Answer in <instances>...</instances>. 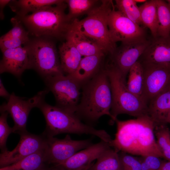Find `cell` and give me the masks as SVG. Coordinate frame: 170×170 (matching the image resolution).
Listing matches in <instances>:
<instances>
[{
    "label": "cell",
    "instance_id": "1",
    "mask_svg": "<svg viewBox=\"0 0 170 170\" xmlns=\"http://www.w3.org/2000/svg\"><path fill=\"white\" fill-rule=\"evenodd\" d=\"M116 132L110 146L119 152L123 151L141 157L155 155L163 158L155 139V125L148 116L136 119H116Z\"/></svg>",
    "mask_w": 170,
    "mask_h": 170
},
{
    "label": "cell",
    "instance_id": "2",
    "mask_svg": "<svg viewBox=\"0 0 170 170\" xmlns=\"http://www.w3.org/2000/svg\"><path fill=\"white\" fill-rule=\"evenodd\" d=\"M65 1L60 4L46 6L30 14L15 17L35 37L65 39L72 22L65 10Z\"/></svg>",
    "mask_w": 170,
    "mask_h": 170
},
{
    "label": "cell",
    "instance_id": "3",
    "mask_svg": "<svg viewBox=\"0 0 170 170\" xmlns=\"http://www.w3.org/2000/svg\"><path fill=\"white\" fill-rule=\"evenodd\" d=\"M112 102L110 82L105 69L96 73L84 86L75 113L91 121H96L104 115L112 120Z\"/></svg>",
    "mask_w": 170,
    "mask_h": 170
},
{
    "label": "cell",
    "instance_id": "4",
    "mask_svg": "<svg viewBox=\"0 0 170 170\" xmlns=\"http://www.w3.org/2000/svg\"><path fill=\"white\" fill-rule=\"evenodd\" d=\"M37 108L42 112L46 120V137H53L63 133L91 134L101 140L110 143L112 139L105 130L97 129L82 123L80 118L72 112L53 106L42 101Z\"/></svg>",
    "mask_w": 170,
    "mask_h": 170
},
{
    "label": "cell",
    "instance_id": "5",
    "mask_svg": "<svg viewBox=\"0 0 170 170\" xmlns=\"http://www.w3.org/2000/svg\"><path fill=\"white\" fill-rule=\"evenodd\" d=\"M106 70L110 82L112 97L110 112L114 123L117 116L127 114L136 118L148 115V104L129 91L125 77L110 65Z\"/></svg>",
    "mask_w": 170,
    "mask_h": 170
},
{
    "label": "cell",
    "instance_id": "6",
    "mask_svg": "<svg viewBox=\"0 0 170 170\" xmlns=\"http://www.w3.org/2000/svg\"><path fill=\"white\" fill-rule=\"evenodd\" d=\"M114 5L112 1L102 0L101 4L79 20L76 19L70 28L79 31L95 41L105 54H112L116 48L111 37L108 25V14Z\"/></svg>",
    "mask_w": 170,
    "mask_h": 170
},
{
    "label": "cell",
    "instance_id": "7",
    "mask_svg": "<svg viewBox=\"0 0 170 170\" xmlns=\"http://www.w3.org/2000/svg\"><path fill=\"white\" fill-rule=\"evenodd\" d=\"M49 38L35 37L25 45L29 53L31 69L35 70L44 80L65 75L55 45Z\"/></svg>",
    "mask_w": 170,
    "mask_h": 170
},
{
    "label": "cell",
    "instance_id": "8",
    "mask_svg": "<svg viewBox=\"0 0 170 170\" xmlns=\"http://www.w3.org/2000/svg\"><path fill=\"white\" fill-rule=\"evenodd\" d=\"M47 89L54 96L55 105L75 113L81 84L70 75H61L44 80Z\"/></svg>",
    "mask_w": 170,
    "mask_h": 170
},
{
    "label": "cell",
    "instance_id": "9",
    "mask_svg": "<svg viewBox=\"0 0 170 170\" xmlns=\"http://www.w3.org/2000/svg\"><path fill=\"white\" fill-rule=\"evenodd\" d=\"M49 91L47 89L39 91L33 97L28 99L16 96L12 93L8 102L1 105L0 112L9 114L14 121L13 133L19 134L27 131L26 123L30 111L34 107L37 108L44 100Z\"/></svg>",
    "mask_w": 170,
    "mask_h": 170
},
{
    "label": "cell",
    "instance_id": "10",
    "mask_svg": "<svg viewBox=\"0 0 170 170\" xmlns=\"http://www.w3.org/2000/svg\"><path fill=\"white\" fill-rule=\"evenodd\" d=\"M107 22L111 37L116 43H129L146 38L144 28L115 10L114 6L108 14Z\"/></svg>",
    "mask_w": 170,
    "mask_h": 170
},
{
    "label": "cell",
    "instance_id": "11",
    "mask_svg": "<svg viewBox=\"0 0 170 170\" xmlns=\"http://www.w3.org/2000/svg\"><path fill=\"white\" fill-rule=\"evenodd\" d=\"M46 138L47 162L55 164L56 166L62 163L79 151L93 144L89 139L73 140L68 134L62 139L54 137Z\"/></svg>",
    "mask_w": 170,
    "mask_h": 170
},
{
    "label": "cell",
    "instance_id": "12",
    "mask_svg": "<svg viewBox=\"0 0 170 170\" xmlns=\"http://www.w3.org/2000/svg\"><path fill=\"white\" fill-rule=\"evenodd\" d=\"M20 139L16 147L11 151L8 150L1 152L0 165L7 166L45 148L46 138L26 132L20 133Z\"/></svg>",
    "mask_w": 170,
    "mask_h": 170
},
{
    "label": "cell",
    "instance_id": "13",
    "mask_svg": "<svg viewBox=\"0 0 170 170\" xmlns=\"http://www.w3.org/2000/svg\"><path fill=\"white\" fill-rule=\"evenodd\" d=\"M141 64L144 73L143 98L148 105L155 97L170 88V68Z\"/></svg>",
    "mask_w": 170,
    "mask_h": 170
},
{
    "label": "cell",
    "instance_id": "14",
    "mask_svg": "<svg viewBox=\"0 0 170 170\" xmlns=\"http://www.w3.org/2000/svg\"><path fill=\"white\" fill-rule=\"evenodd\" d=\"M150 40L146 38L129 43H121L110 55L111 65L126 78L130 69L138 61Z\"/></svg>",
    "mask_w": 170,
    "mask_h": 170
},
{
    "label": "cell",
    "instance_id": "15",
    "mask_svg": "<svg viewBox=\"0 0 170 170\" xmlns=\"http://www.w3.org/2000/svg\"><path fill=\"white\" fill-rule=\"evenodd\" d=\"M109 143L101 140L76 152L71 157L56 166L66 170H87L102 153L110 147Z\"/></svg>",
    "mask_w": 170,
    "mask_h": 170
},
{
    "label": "cell",
    "instance_id": "16",
    "mask_svg": "<svg viewBox=\"0 0 170 170\" xmlns=\"http://www.w3.org/2000/svg\"><path fill=\"white\" fill-rule=\"evenodd\" d=\"M2 52L3 57L0 62V74L8 72L20 78L26 70L31 69L29 53L25 45Z\"/></svg>",
    "mask_w": 170,
    "mask_h": 170
},
{
    "label": "cell",
    "instance_id": "17",
    "mask_svg": "<svg viewBox=\"0 0 170 170\" xmlns=\"http://www.w3.org/2000/svg\"><path fill=\"white\" fill-rule=\"evenodd\" d=\"M138 61L142 64L170 68V36L153 38Z\"/></svg>",
    "mask_w": 170,
    "mask_h": 170
},
{
    "label": "cell",
    "instance_id": "18",
    "mask_svg": "<svg viewBox=\"0 0 170 170\" xmlns=\"http://www.w3.org/2000/svg\"><path fill=\"white\" fill-rule=\"evenodd\" d=\"M148 115L155 126L167 124L166 118L170 111V88L151 100L148 104Z\"/></svg>",
    "mask_w": 170,
    "mask_h": 170
},
{
    "label": "cell",
    "instance_id": "19",
    "mask_svg": "<svg viewBox=\"0 0 170 170\" xmlns=\"http://www.w3.org/2000/svg\"><path fill=\"white\" fill-rule=\"evenodd\" d=\"M65 39L60 46L58 53L64 74L70 75L76 71L83 56L71 41Z\"/></svg>",
    "mask_w": 170,
    "mask_h": 170
},
{
    "label": "cell",
    "instance_id": "20",
    "mask_svg": "<svg viewBox=\"0 0 170 170\" xmlns=\"http://www.w3.org/2000/svg\"><path fill=\"white\" fill-rule=\"evenodd\" d=\"M71 41L83 57L105 53L94 40L79 31L70 28L65 39Z\"/></svg>",
    "mask_w": 170,
    "mask_h": 170
},
{
    "label": "cell",
    "instance_id": "21",
    "mask_svg": "<svg viewBox=\"0 0 170 170\" xmlns=\"http://www.w3.org/2000/svg\"><path fill=\"white\" fill-rule=\"evenodd\" d=\"M105 54H100L82 57L76 71L71 76L82 83L97 73Z\"/></svg>",
    "mask_w": 170,
    "mask_h": 170
},
{
    "label": "cell",
    "instance_id": "22",
    "mask_svg": "<svg viewBox=\"0 0 170 170\" xmlns=\"http://www.w3.org/2000/svg\"><path fill=\"white\" fill-rule=\"evenodd\" d=\"M65 1L62 0H12L8 5L12 11L17 14L16 16L22 17L44 7L59 4Z\"/></svg>",
    "mask_w": 170,
    "mask_h": 170
},
{
    "label": "cell",
    "instance_id": "23",
    "mask_svg": "<svg viewBox=\"0 0 170 170\" xmlns=\"http://www.w3.org/2000/svg\"><path fill=\"white\" fill-rule=\"evenodd\" d=\"M46 146L16 162L3 167L6 170H37L47 162Z\"/></svg>",
    "mask_w": 170,
    "mask_h": 170
},
{
    "label": "cell",
    "instance_id": "24",
    "mask_svg": "<svg viewBox=\"0 0 170 170\" xmlns=\"http://www.w3.org/2000/svg\"><path fill=\"white\" fill-rule=\"evenodd\" d=\"M139 8L142 24L149 29L153 38L157 37V14L156 0H147Z\"/></svg>",
    "mask_w": 170,
    "mask_h": 170
},
{
    "label": "cell",
    "instance_id": "25",
    "mask_svg": "<svg viewBox=\"0 0 170 170\" xmlns=\"http://www.w3.org/2000/svg\"><path fill=\"white\" fill-rule=\"evenodd\" d=\"M128 73V77L126 82L128 89L145 101L143 98L144 73L141 63L137 61L130 68Z\"/></svg>",
    "mask_w": 170,
    "mask_h": 170
},
{
    "label": "cell",
    "instance_id": "26",
    "mask_svg": "<svg viewBox=\"0 0 170 170\" xmlns=\"http://www.w3.org/2000/svg\"><path fill=\"white\" fill-rule=\"evenodd\" d=\"M101 1L95 0H67L65 2L68 7L67 15L68 20L72 22L82 15H87L101 3ZM102 2V1H101Z\"/></svg>",
    "mask_w": 170,
    "mask_h": 170
},
{
    "label": "cell",
    "instance_id": "27",
    "mask_svg": "<svg viewBox=\"0 0 170 170\" xmlns=\"http://www.w3.org/2000/svg\"><path fill=\"white\" fill-rule=\"evenodd\" d=\"M87 170H121L118 152L112 147H110Z\"/></svg>",
    "mask_w": 170,
    "mask_h": 170
},
{
    "label": "cell",
    "instance_id": "28",
    "mask_svg": "<svg viewBox=\"0 0 170 170\" xmlns=\"http://www.w3.org/2000/svg\"><path fill=\"white\" fill-rule=\"evenodd\" d=\"M157 14V37L170 36V5L166 1L156 0Z\"/></svg>",
    "mask_w": 170,
    "mask_h": 170
},
{
    "label": "cell",
    "instance_id": "29",
    "mask_svg": "<svg viewBox=\"0 0 170 170\" xmlns=\"http://www.w3.org/2000/svg\"><path fill=\"white\" fill-rule=\"evenodd\" d=\"M167 124L155 127L154 130L156 142L163 156V158L170 161V129Z\"/></svg>",
    "mask_w": 170,
    "mask_h": 170
},
{
    "label": "cell",
    "instance_id": "30",
    "mask_svg": "<svg viewBox=\"0 0 170 170\" xmlns=\"http://www.w3.org/2000/svg\"><path fill=\"white\" fill-rule=\"evenodd\" d=\"M115 6L126 17L141 26L142 24L139 7L134 0H116Z\"/></svg>",
    "mask_w": 170,
    "mask_h": 170
},
{
    "label": "cell",
    "instance_id": "31",
    "mask_svg": "<svg viewBox=\"0 0 170 170\" xmlns=\"http://www.w3.org/2000/svg\"><path fill=\"white\" fill-rule=\"evenodd\" d=\"M121 170H141V158L123 151L118 152Z\"/></svg>",
    "mask_w": 170,
    "mask_h": 170
},
{
    "label": "cell",
    "instance_id": "32",
    "mask_svg": "<svg viewBox=\"0 0 170 170\" xmlns=\"http://www.w3.org/2000/svg\"><path fill=\"white\" fill-rule=\"evenodd\" d=\"M13 27L7 33L0 37V39L29 38V32L25 29L23 25L15 17L11 19Z\"/></svg>",
    "mask_w": 170,
    "mask_h": 170
},
{
    "label": "cell",
    "instance_id": "33",
    "mask_svg": "<svg viewBox=\"0 0 170 170\" xmlns=\"http://www.w3.org/2000/svg\"><path fill=\"white\" fill-rule=\"evenodd\" d=\"M0 117V148L1 152L7 150L6 144L7 139L9 135L13 133V128L10 127L7 122L8 113L1 112Z\"/></svg>",
    "mask_w": 170,
    "mask_h": 170
},
{
    "label": "cell",
    "instance_id": "34",
    "mask_svg": "<svg viewBox=\"0 0 170 170\" xmlns=\"http://www.w3.org/2000/svg\"><path fill=\"white\" fill-rule=\"evenodd\" d=\"M141 170H159L163 161L155 155L141 157Z\"/></svg>",
    "mask_w": 170,
    "mask_h": 170
},
{
    "label": "cell",
    "instance_id": "35",
    "mask_svg": "<svg viewBox=\"0 0 170 170\" xmlns=\"http://www.w3.org/2000/svg\"><path fill=\"white\" fill-rule=\"evenodd\" d=\"M30 40L29 38L0 39V47L1 51L5 50L15 48L22 46Z\"/></svg>",
    "mask_w": 170,
    "mask_h": 170
},
{
    "label": "cell",
    "instance_id": "36",
    "mask_svg": "<svg viewBox=\"0 0 170 170\" xmlns=\"http://www.w3.org/2000/svg\"><path fill=\"white\" fill-rule=\"evenodd\" d=\"M10 94L5 88L2 82L0 79V96L1 97L5 98L8 99H9Z\"/></svg>",
    "mask_w": 170,
    "mask_h": 170
},
{
    "label": "cell",
    "instance_id": "37",
    "mask_svg": "<svg viewBox=\"0 0 170 170\" xmlns=\"http://www.w3.org/2000/svg\"><path fill=\"white\" fill-rule=\"evenodd\" d=\"M11 1V0H0V18L1 20H3L4 18L3 9L4 7L7 4H8Z\"/></svg>",
    "mask_w": 170,
    "mask_h": 170
},
{
    "label": "cell",
    "instance_id": "38",
    "mask_svg": "<svg viewBox=\"0 0 170 170\" xmlns=\"http://www.w3.org/2000/svg\"><path fill=\"white\" fill-rule=\"evenodd\" d=\"M159 170H170V161H163Z\"/></svg>",
    "mask_w": 170,
    "mask_h": 170
},
{
    "label": "cell",
    "instance_id": "39",
    "mask_svg": "<svg viewBox=\"0 0 170 170\" xmlns=\"http://www.w3.org/2000/svg\"><path fill=\"white\" fill-rule=\"evenodd\" d=\"M166 123H169L170 124V111L167 115L165 119Z\"/></svg>",
    "mask_w": 170,
    "mask_h": 170
},
{
    "label": "cell",
    "instance_id": "40",
    "mask_svg": "<svg viewBox=\"0 0 170 170\" xmlns=\"http://www.w3.org/2000/svg\"><path fill=\"white\" fill-rule=\"evenodd\" d=\"M136 3H144L146 2L147 0H134Z\"/></svg>",
    "mask_w": 170,
    "mask_h": 170
},
{
    "label": "cell",
    "instance_id": "41",
    "mask_svg": "<svg viewBox=\"0 0 170 170\" xmlns=\"http://www.w3.org/2000/svg\"><path fill=\"white\" fill-rule=\"evenodd\" d=\"M57 166L58 167H56V168H54L51 170H64V169L59 166Z\"/></svg>",
    "mask_w": 170,
    "mask_h": 170
},
{
    "label": "cell",
    "instance_id": "42",
    "mask_svg": "<svg viewBox=\"0 0 170 170\" xmlns=\"http://www.w3.org/2000/svg\"><path fill=\"white\" fill-rule=\"evenodd\" d=\"M37 170H48L47 169H46V168H44V167Z\"/></svg>",
    "mask_w": 170,
    "mask_h": 170
},
{
    "label": "cell",
    "instance_id": "43",
    "mask_svg": "<svg viewBox=\"0 0 170 170\" xmlns=\"http://www.w3.org/2000/svg\"><path fill=\"white\" fill-rule=\"evenodd\" d=\"M0 170H6L4 167H2L0 168Z\"/></svg>",
    "mask_w": 170,
    "mask_h": 170
},
{
    "label": "cell",
    "instance_id": "44",
    "mask_svg": "<svg viewBox=\"0 0 170 170\" xmlns=\"http://www.w3.org/2000/svg\"><path fill=\"white\" fill-rule=\"evenodd\" d=\"M167 3L169 4V5H170V0H167L166 1Z\"/></svg>",
    "mask_w": 170,
    "mask_h": 170
}]
</instances>
